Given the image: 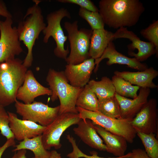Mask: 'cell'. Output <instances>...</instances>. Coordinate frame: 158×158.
Masks as SVG:
<instances>
[{
	"mask_svg": "<svg viewBox=\"0 0 158 158\" xmlns=\"http://www.w3.org/2000/svg\"><path fill=\"white\" fill-rule=\"evenodd\" d=\"M15 102L16 112L22 119L37 123L43 126L49 124L59 114V105L52 107L42 102L36 101L25 104L17 99Z\"/></svg>",
	"mask_w": 158,
	"mask_h": 158,
	"instance_id": "9c48e42d",
	"label": "cell"
},
{
	"mask_svg": "<svg viewBox=\"0 0 158 158\" xmlns=\"http://www.w3.org/2000/svg\"><path fill=\"white\" fill-rule=\"evenodd\" d=\"M12 18L0 20V63L15 59L23 51L17 27H12Z\"/></svg>",
	"mask_w": 158,
	"mask_h": 158,
	"instance_id": "30bf717a",
	"label": "cell"
},
{
	"mask_svg": "<svg viewBox=\"0 0 158 158\" xmlns=\"http://www.w3.org/2000/svg\"><path fill=\"white\" fill-rule=\"evenodd\" d=\"M93 124L97 133L105 143L106 151L116 157L124 156L127 148L126 140L123 137L109 132L99 126Z\"/></svg>",
	"mask_w": 158,
	"mask_h": 158,
	"instance_id": "ffe728a7",
	"label": "cell"
},
{
	"mask_svg": "<svg viewBox=\"0 0 158 158\" xmlns=\"http://www.w3.org/2000/svg\"><path fill=\"white\" fill-rule=\"evenodd\" d=\"M137 135L141 141L148 155L152 158H158V140L155 134L137 132Z\"/></svg>",
	"mask_w": 158,
	"mask_h": 158,
	"instance_id": "4316f807",
	"label": "cell"
},
{
	"mask_svg": "<svg viewBox=\"0 0 158 158\" xmlns=\"http://www.w3.org/2000/svg\"><path fill=\"white\" fill-rule=\"evenodd\" d=\"M0 16L6 18L12 17V15L8 10L5 3L1 0H0Z\"/></svg>",
	"mask_w": 158,
	"mask_h": 158,
	"instance_id": "e575fe53",
	"label": "cell"
},
{
	"mask_svg": "<svg viewBox=\"0 0 158 158\" xmlns=\"http://www.w3.org/2000/svg\"><path fill=\"white\" fill-rule=\"evenodd\" d=\"M78 14L87 22L92 30L104 29L105 24L99 12H93L80 7Z\"/></svg>",
	"mask_w": 158,
	"mask_h": 158,
	"instance_id": "83f0119b",
	"label": "cell"
},
{
	"mask_svg": "<svg viewBox=\"0 0 158 158\" xmlns=\"http://www.w3.org/2000/svg\"><path fill=\"white\" fill-rule=\"evenodd\" d=\"M113 37L114 40L120 38L129 40L132 43L127 46L128 54L140 62L156 54L155 47L152 44L141 40L133 32L128 30L127 27L119 28L114 33Z\"/></svg>",
	"mask_w": 158,
	"mask_h": 158,
	"instance_id": "7c38bea8",
	"label": "cell"
},
{
	"mask_svg": "<svg viewBox=\"0 0 158 158\" xmlns=\"http://www.w3.org/2000/svg\"><path fill=\"white\" fill-rule=\"evenodd\" d=\"M98 111L107 116L121 119L120 108L118 102L114 96L98 99Z\"/></svg>",
	"mask_w": 158,
	"mask_h": 158,
	"instance_id": "484cf974",
	"label": "cell"
},
{
	"mask_svg": "<svg viewBox=\"0 0 158 158\" xmlns=\"http://www.w3.org/2000/svg\"><path fill=\"white\" fill-rule=\"evenodd\" d=\"M67 138L69 142L71 144L73 148V151L67 155V157L69 158H80L84 157L85 158H128L130 155V152L124 156L121 157H104L99 156L98 153L95 151L91 152V155H88L83 153L78 148L74 138L70 135L67 136Z\"/></svg>",
	"mask_w": 158,
	"mask_h": 158,
	"instance_id": "f1b7e54d",
	"label": "cell"
},
{
	"mask_svg": "<svg viewBox=\"0 0 158 158\" xmlns=\"http://www.w3.org/2000/svg\"><path fill=\"white\" fill-rule=\"evenodd\" d=\"M114 75L140 87L156 88L157 85L153 82L158 75V71L152 67L148 68L143 71L136 72L115 71Z\"/></svg>",
	"mask_w": 158,
	"mask_h": 158,
	"instance_id": "d6986e66",
	"label": "cell"
},
{
	"mask_svg": "<svg viewBox=\"0 0 158 158\" xmlns=\"http://www.w3.org/2000/svg\"><path fill=\"white\" fill-rule=\"evenodd\" d=\"M87 84L99 100L113 97L116 92L111 80L107 76L102 77L98 81L91 80Z\"/></svg>",
	"mask_w": 158,
	"mask_h": 158,
	"instance_id": "603a6c76",
	"label": "cell"
},
{
	"mask_svg": "<svg viewBox=\"0 0 158 158\" xmlns=\"http://www.w3.org/2000/svg\"><path fill=\"white\" fill-rule=\"evenodd\" d=\"M95 60L90 58L78 64H67L64 72L70 84L80 88L86 85L95 68Z\"/></svg>",
	"mask_w": 158,
	"mask_h": 158,
	"instance_id": "2e32d148",
	"label": "cell"
},
{
	"mask_svg": "<svg viewBox=\"0 0 158 158\" xmlns=\"http://www.w3.org/2000/svg\"><path fill=\"white\" fill-rule=\"evenodd\" d=\"M23 61L15 58L0 63V107L15 102L19 88L23 84L27 69Z\"/></svg>",
	"mask_w": 158,
	"mask_h": 158,
	"instance_id": "7a4b0ae2",
	"label": "cell"
},
{
	"mask_svg": "<svg viewBox=\"0 0 158 158\" xmlns=\"http://www.w3.org/2000/svg\"><path fill=\"white\" fill-rule=\"evenodd\" d=\"M78 22L75 20L72 23H64L70 49L69 55L65 60L67 64H78L90 58L89 51L92 30L85 28L78 30Z\"/></svg>",
	"mask_w": 158,
	"mask_h": 158,
	"instance_id": "5b68a950",
	"label": "cell"
},
{
	"mask_svg": "<svg viewBox=\"0 0 158 158\" xmlns=\"http://www.w3.org/2000/svg\"><path fill=\"white\" fill-rule=\"evenodd\" d=\"M114 34L104 28L92 30L89 51L90 58L95 60L102 56L109 43L114 40Z\"/></svg>",
	"mask_w": 158,
	"mask_h": 158,
	"instance_id": "44dd1931",
	"label": "cell"
},
{
	"mask_svg": "<svg viewBox=\"0 0 158 158\" xmlns=\"http://www.w3.org/2000/svg\"><path fill=\"white\" fill-rule=\"evenodd\" d=\"M105 59H108L106 63L108 66L115 64L126 65L129 67L140 71H144L148 68L147 65L141 63L135 58H129L118 51L113 41L109 43L102 56L95 60L96 66L94 69V72L96 73L98 71L99 63Z\"/></svg>",
	"mask_w": 158,
	"mask_h": 158,
	"instance_id": "e0dca14e",
	"label": "cell"
},
{
	"mask_svg": "<svg viewBox=\"0 0 158 158\" xmlns=\"http://www.w3.org/2000/svg\"><path fill=\"white\" fill-rule=\"evenodd\" d=\"M140 33L142 36L155 46L156 56L158 55V20H154L147 28L142 30Z\"/></svg>",
	"mask_w": 158,
	"mask_h": 158,
	"instance_id": "f546056e",
	"label": "cell"
},
{
	"mask_svg": "<svg viewBox=\"0 0 158 158\" xmlns=\"http://www.w3.org/2000/svg\"><path fill=\"white\" fill-rule=\"evenodd\" d=\"M77 124L78 126L73 128V131L84 143L92 148L106 151L103 140L98 135L90 120L81 119Z\"/></svg>",
	"mask_w": 158,
	"mask_h": 158,
	"instance_id": "ac0fdd59",
	"label": "cell"
},
{
	"mask_svg": "<svg viewBox=\"0 0 158 158\" xmlns=\"http://www.w3.org/2000/svg\"><path fill=\"white\" fill-rule=\"evenodd\" d=\"M65 17L70 19L71 17L69 12L64 8L50 13L46 18L47 25L42 32L44 35L43 42L47 43L49 38L52 37L56 43L54 50L55 55L65 60L70 52L68 45L66 49L64 47L68 38L65 35L61 24L62 20Z\"/></svg>",
	"mask_w": 158,
	"mask_h": 158,
	"instance_id": "52a82bcc",
	"label": "cell"
},
{
	"mask_svg": "<svg viewBox=\"0 0 158 158\" xmlns=\"http://www.w3.org/2000/svg\"><path fill=\"white\" fill-rule=\"evenodd\" d=\"M15 145L16 142L14 138L7 140L2 145L0 146V158H1L4 153L7 149L11 146H15Z\"/></svg>",
	"mask_w": 158,
	"mask_h": 158,
	"instance_id": "836d02e7",
	"label": "cell"
},
{
	"mask_svg": "<svg viewBox=\"0 0 158 158\" xmlns=\"http://www.w3.org/2000/svg\"><path fill=\"white\" fill-rule=\"evenodd\" d=\"M40 1H34L35 4L28 8L23 21L20 22L17 28L19 40L23 41L28 49L26 56L23 61L27 68L30 67L33 60L32 49L36 40L46 27L39 4Z\"/></svg>",
	"mask_w": 158,
	"mask_h": 158,
	"instance_id": "3957f363",
	"label": "cell"
},
{
	"mask_svg": "<svg viewBox=\"0 0 158 158\" xmlns=\"http://www.w3.org/2000/svg\"><path fill=\"white\" fill-rule=\"evenodd\" d=\"M98 9L105 25L114 29L135 25L145 10L139 0H101Z\"/></svg>",
	"mask_w": 158,
	"mask_h": 158,
	"instance_id": "6da1fadb",
	"label": "cell"
},
{
	"mask_svg": "<svg viewBox=\"0 0 158 158\" xmlns=\"http://www.w3.org/2000/svg\"><path fill=\"white\" fill-rule=\"evenodd\" d=\"M76 106L89 111H98V98L88 84L83 87L78 96Z\"/></svg>",
	"mask_w": 158,
	"mask_h": 158,
	"instance_id": "cb8c5ba5",
	"label": "cell"
},
{
	"mask_svg": "<svg viewBox=\"0 0 158 158\" xmlns=\"http://www.w3.org/2000/svg\"><path fill=\"white\" fill-rule=\"evenodd\" d=\"M9 126L15 139L22 141L42 135L46 126L33 122L19 118L16 114L7 111Z\"/></svg>",
	"mask_w": 158,
	"mask_h": 158,
	"instance_id": "9a60e30c",
	"label": "cell"
},
{
	"mask_svg": "<svg viewBox=\"0 0 158 158\" xmlns=\"http://www.w3.org/2000/svg\"><path fill=\"white\" fill-rule=\"evenodd\" d=\"M128 158H152L149 156L145 150L140 148L133 150Z\"/></svg>",
	"mask_w": 158,
	"mask_h": 158,
	"instance_id": "d6a6232c",
	"label": "cell"
},
{
	"mask_svg": "<svg viewBox=\"0 0 158 158\" xmlns=\"http://www.w3.org/2000/svg\"><path fill=\"white\" fill-rule=\"evenodd\" d=\"M139 89L137 97L133 99L121 96L115 92L114 96L120 106L121 119L130 122L147 102L150 89L140 87Z\"/></svg>",
	"mask_w": 158,
	"mask_h": 158,
	"instance_id": "5bb4252c",
	"label": "cell"
},
{
	"mask_svg": "<svg viewBox=\"0 0 158 158\" xmlns=\"http://www.w3.org/2000/svg\"><path fill=\"white\" fill-rule=\"evenodd\" d=\"M76 109L81 119H90L93 123L106 130L123 137L127 142L132 143L133 142L137 132L129 121L110 117L98 111H89L77 107Z\"/></svg>",
	"mask_w": 158,
	"mask_h": 158,
	"instance_id": "8992f818",
	"label": "cell"
},
{
	"mask_svg": "<svg viewBox=\"0 0 158 158\" xmlns=\"http://www.w3.org/2000/svg\"><path fill=\"white\" fill-rule=\"evenodd\" d=\"M57 1L61 3L75 4L90 11L99 12L98 8L90 0H58Z\"/></svg>",
	"mask_w": 158,
	"mask_h": 158,
	"instance_id": "1f68e13d",
	"label": "cell"
},
{
	"mask_svg": "<svg viewBox=\"0 0 158 158\" xmlns=\"http://www.w3.org/2000/svg\"><path fill=\"white\" fill-rule=\"evenodd\" d=\"M0 131L7 140L14 138L9 126V116L4 107H0Z\"/></svg>",
	"mask_w": 158,
	"mask_h": 158,
	"instance_id": "4dcf8cb0",
	"label": "cell"
},
{
	"mask_svg": "<svg viewBox=\"0 0 158 158\" xmlns=\"http://www.w3.org/2000/svg\"><path fill=\"white\" fill-rule=\"evenodd\" d=\"M15 147L13 152L23 149L32 151L34 154L32 158H49L50 154V152L46 150L44 146L41 135L31 138H25Z\"/></svg>",
	"mask_w": 158,
	"mask_h": 158,
	"instance_id": "7402d4cb",
	"label": "cell"
},
{
	"mask_svg": "<svg viewBox=\"0 0 158 158\" xmlns=\"http://www.w3.org/2000/svg\"><path fill=\"white\" fill-rule=\"evenodd\" d=\"M49 158H61V154L55 150H52Z\"/></svg>",
	"mask_w": 158,
	"mask_h": 158,
	"instance_id": "8d00e7d4",
	"label": "cell"
},
{
	"mask_svg": "<svg viewBox=\"0 0 158 158\" xmlns=\"http://www.w3.org/2000/svg\"><path fill=\"white\" fill-rule=\"evenodd\" d=\"M51 90L41 85L36 80L31 70L27 71L22 85L18 89L16 98L24 104H30L37 97L47 95L51 96Z\"/></svg>",
	"mask_w": 158,
	"mask_h": 158,
	"instance_id": "4fadbf2b",
	"label": "cell"
},
{
	"mask_svg": "<svg viewBox=\"0 0 158 158\" xmlns=\"http://www.w3.org/2000/svg\"><path fill=\"white\" fill-rule=\"evenodd\" d=\"M26 150L23 149L15 152L11 158H27L26 156Z\"/></svg>",
	"mask_w": 158,
	"mask_h": 158,
	"instance_id": "d590c367",
	"label": "cell"
},
{
	"mask_svg": "<svg viewBox=\"0 0 158 158\" xmlns=\"http://www.w3.org/2000/svg\"><path fill=\"white\" fill-rule=\"evenodd\" d=\"M111 80L116 92L120 96L133 99L137 97V91L140 87L139 86L133 85L129 81L115 75L112 77Z\"/></svg>",
	"mask_w": 158,
	"mask_h": 158,
	"instance_id": "d4e9b609",
	"label": "cell"
},
{
	"mask_svg": "<svg viewBox=\"0 0 158 158\" xmlns=\"http://www.w3.org/2000/svg\"></svg>",
	"mask_w": 158,
	"mask_h": 158,
	"instance_id": "74e56055",
	"label": "cell"
},
{
	"mask_svg": "<svg viewBox=\"0 0 158 158\" xmlns=\"http://www.w3.org/2000/svg\"><path fill=\"white\" fill-rule=\"evenodd\" d=\"M137 132L149 134L158 133L157 101L152 98L148 100L140 111L130 122Z\"/></svg>",
	"mask_w": 158,
	"mask_h": 158,
	"instance_id": "8fae6325",
	"label": "cell"
},
{
	"mask_svg": "<svg viewBox=\"0 0 158 158\" xmlns=\"http://www.w3.org/2000/svg\"><path fill=\"white\" fill-rule=\"evenodd\" d=\"M46 81L51 90V100L53 102L58 98L60 103L59 114L66 113L78 114L76 103L83 87H76L68 83L64 71L49 69Z\"/></svg>",
	"mask_w": 158,
	"mask_h": 158,
	"instance_id": "277c9868",
	"label": "cell"
},
{
	"mask_svg": "<svg viewBox=\"0 0 158 158\" xmlns=\"http://www.w3.org/2000/svg\"><path fill=\"white\" fill-rule=\"evenodd\" d=\"M81 120L78 113L59 114L51 123L46 126L41 135L45 149L47 150L52 147L56 149H60L62 146L60 138L63 133L71 126L77 124Z\"/></svg>",
	"mask_w": 158,
	"mask_h": 158,
	"instance_id": "ba28073f",
	"label": "cell"
}]
</instances>
